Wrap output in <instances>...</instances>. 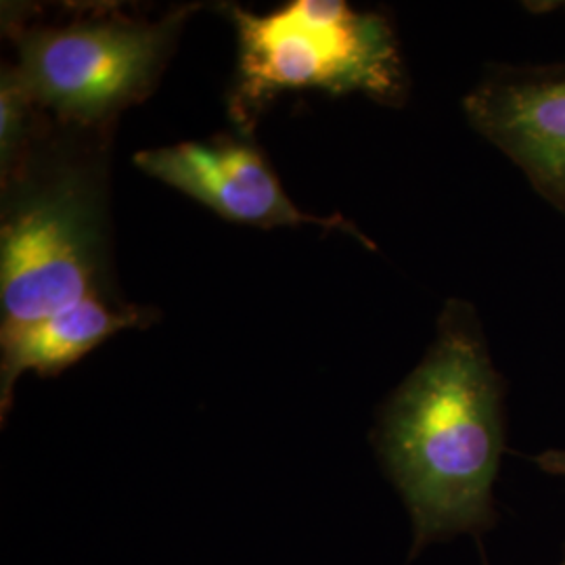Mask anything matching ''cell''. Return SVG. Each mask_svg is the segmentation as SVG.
I'll return each mask as SVG.
<instances>
[{"label": "cell", "instance_id": "obj_1", "mask_svg": "<svg viewBox=\"0 0 565 565\" xmlns=\"http://www.w3.org/2000/svg\"><path fill=\"white\" fill-rule=\"evenodd\" d=\"M375 448L413 520V555L499 522L505 382L471 303H446L424 361L382 408Z\"/></svg>", "mask_w": 565, "mask_h": 565}, {"label": "cell", "instance_id": "obj_6", "mask_svg": "<svg viewBox=\"0 0 565 565\" xmlns=\"http://www.w3.org/2000/svg\"><path fill=\"white\" fill-rule=\"evenodd\" d=\"M135 163L149 177L207 205L233 223L252 226L310 224L324 231H343L369 243L342 216H312L291 202L263 153L245 141L177 142L147 149Z\"/></svg>", "mask_w": 565, "mask_h": 565}, {"label": "cell", "instance_id": "obj_4", "mask_svg": "<svg viewBox=\"0 0 565 565\" xmlns=\"http://www.w3.org/2000/svg\"><path fill=\"white\" fill-rule=\"evenodd\" d=\"M184 15L36 28L21 36L13 72L34 105L90 126L141 102L153 88Z\"/></svg>", "mask_w": 565, "mask_h": 565}, {"label": "cell", "instance_id": "obj_5", "mask_svg": "<svg viewBox=\"0 0 565 565\" xmlns=\"http://www.w3.org/2000/svg\"><path fill=\"white\" fill-rule=\"evenodd\" d=\"M463 111L471 128L565 216V60L488 65Z\"/></svg>", "mask_w": 565, "mask_h": 565}, {"label": "cell", "instance_id": "obj_2", "mask_svg": "<svg viewBox=\"0 0 565 565\" xmlns=\"http://www.w3.org/2000/svg\"><path fill=\"white\" fill-rule=\"evenodd\" d=\"M231 15L239 39L231 107L242 124L282 90L363 93L384 105L408 95L401 46L380 13L340 0H294L260 15L233 7Z\"/></svg>", "mask_w": 565, "mask_h": 565}, {"label": "cell", "instance_id": "obj_10", "mask_svg": "<svg viewBox=\"0 0 565 565\" xmlns=\"http://www.w3.org/2000/svg\"><path fill=\"white\" fill-rule=\"evenodd\" d=\"M559 565H565V559H564V562H562V564H559Z\"/></svg>", "mask_w": 565, "mask_h": 565}, {"label": "cell", "instance_id": "obj_8", "mask_svg": "<svg viewBox=\"0 0 565 565\" xmlns=\"http://www.w3.org/2000/svg\"><path fill=\"white\" fill-rule=\"evenodd\" d=\"M32 105L34 102L21 86L13 67H9V72L4 70L0 82V160L4 179L15 166L21 145L25 142L28 116Z\"/></svg>", "mask_w": 565, "mask_h": 565}, {"label": "cell", "instance_id": "obj_9", "mask_svg": "<svg viewBox=\"0 0 565 565\" xmlns=\"http://www.w3.org/2000/svg\"><path fill=\"white\" fill-rule=\"evenodd\" d=\"M532 461L546 473L565 476V450H545V452L532 457Z\"/></svg>", "mask_w": 565, "mask_h": 565}, {"label": "cell", "instance_id": "obj_3", "mask_svg": "<svg viewBox=\"0 0 565 565\" xmlns=\"http://www.w3.org/2000/svg\"><path fill=\"white\" fill-rule=\"evenodd\" d=\"M105 210L84 170L23 182L0 228V335L41 323L103 294Z\"/></svg>", "mask_w": 565, "mask_h": 565}, {"label": "cell", "instance_id": "obj_7", "mask_svg": "<svg viewBox=\"0 0 565 565\" xmlns=\"http://www.w3.org/2000/svg\"><path fill=\"white\" fill-rule=\"evenodd\" d=\"M147 312L137 306H120L107 298H88L41 323L0 335V411L9 413L13 390L25 371L41 377L60 375L78 363L111 335L141 327Z\"/></svg>", "mask_w": 565, "mask_h": 565}]
</instances>
